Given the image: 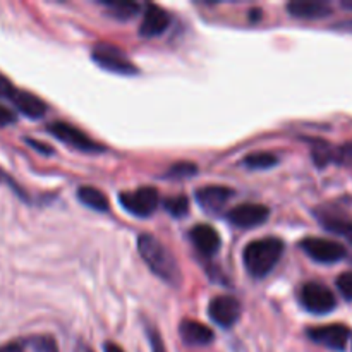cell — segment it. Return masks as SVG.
Instances as JSON below:
<instances>
[{
    "label": "cell",
    "instance_id": "cell-17",
    "mask_svg": "<svg viewBox=\"0 0 352 352\" xmlns=\"http://www.w3.org/2000/svg\"><path fill=\"white\" fill-rule=\"evenodd\" d=\"M318 220L323 229L336 234V236L344 237L352 244V220L337 215V213H320Z\"/></svg>",
    "mask_w": 352,
    "mask_h": 352
},
{
    "label": "cell",
    "instance_id": "cell-9",
    "mask_svg": "<svg viewBox=\"0 0 352 352\" xmlns=\"http://www.w3.org/2000/svg\"><path fill=\"white\" fill-rule=\"evenodd\" d=\"M241 313H243L241 302L232 296H217L208 306L210 318L222 329H230L236 325L241 318Z\"/></svg>",
    "mask_w": 352,
    "mask_h": 352
},
{
    "label": "cell",
    "instance_id": "cell-16",
    "mask_svg": "<svg viewBox=\"0 0 352 352\" xmlns=\"http://www.w3.org/2000/svg\"><path fill=\"white\" fill-rule=\"evenodd\" d=\"M179 333L188 346H208L213 340L212 330L195 320H184L179 325Z\"/></svg>",
    "mask_w": 352,
    "mask_h": 352
},
{
    "label": "cell",
    "instance_id": "cell-26",
    "mask_svg": "<svg viewBox=\"0 0 352 352\" xmlns=\"http://www.w3.org/2000/svg\"><path fill=\"white\" fill-rule=\"evenodd\" d=\"M146 333H148V339H150V344H151V352H167L165 351L164 340H162L160 333H158L157 330L150 329V330H146Z\"/></svg>",
    "mask_w": 352,
    "mask_h": 352
},
{
    "label": "cell",
    "instance_id": "cell-23",
    "mask_svg": "<svg viewBox=\"0 0 352 352\" xmlns=\"http://www.w3.org/2000/svg\"><path fill=\"white\" fill-rule=\"evenodd\" d=\"M198 172L195 164H189V162H179V164H174L170 168L167 170L165 177L168 179H182V177H189V175H195Z\"/></svg>",
    "mask_w": 352,
    "mask_h": 352
},
{
    "label": "cell",
    "instance_id": "cell-7",
    "mask_svg": "<svg viewBox=\"0 0 352 352\" xmlns=\"http://www.w3.org/2000/svg\"><path fill=\"white\" fill-rule=\"evenodd\" d=\"M47 131L52 136H55L58 141L65 143L67 146L74 148V150L89 151V153H100V151L105 150L102 144H96L82 131H79L78 127L71 126L67 122H54L47 127Z\"/></svg>",
    "mask_w": 352,
    "mask_h": 352
},
{
    "label": "cell",
    "instance_id": "cell-29",
    "mask_svg": "<svg viewBox=\"0 0 352 352\" xmlns=\"http://www.w3.org/2000/svg\"><path fill=\"white\" fill-rule=\"evenodd\" d=\"M12 91H14L12 82H10L6 76L0 74V96H3V98H9L10 93Z\"/></svg>",
    "mask_w": 352,
    "mask_h": 352
},
{
    "label": "cell",
    "instance_id": "cell-13",
    "mask_svg": "<svg viewBox=\"0 0 352 352\" xmlns=\"http://www.w3.org/2000/svg\"><path fill=\"white\" fill-rule=\"evenodd\" d=\"M9 100L14 103V107H16L23 116L30 117V119H41V117L47 113V103L30 91H23V89L14 88Z\"/></svg>",
    "mask_w": 352,
    "mask_h": 352
},
{
    "label": "cell",
    "instance_id": "cell-20",
    "mask_svg": "<svg viewBox=\"0 0 352 352\" xmlns=\"http://www.w3.org/2000/svg\"><path fill=\"white\" fill-rule=\"evenodd\" d=\"M107 14L119 21H127L140 12V6L133 2H105Z\"/></svg>",
    "mask_w": 352,
    "mask_h": 352
},
{
    "label": "cell",
    "instance_id": "cell-10",
    "mask_svg": "<svg viewBox=\"0 0 352 352\" xmlns=\"http://www.w3.org/2000/svg\"><path fill=\"white\" fill-rule=\"evenodd\" d=\"M227 217H229V222L232 226L241 227V229H251V227L267 222V219L270 217V210L263 205L246 203V205H239L230 210Z\"/></svg>",
    "mask_w": 352,
    "mask_h": 352
},
{
    "label": "cell",
    "instance_id": "cell-15",
    "mask_svg": "<svg viewBox=\"0 0 352 352\" xmlns=\"http://www.w3.org/2000/svg\"><path fill=\"white\" fill-rule=\"evenodd\" d=\"M287 10L291 16L299 19H322L332 14V7L318 0H294L287 3Z\"/></svg>",
    "mask_w": 352,
    "mask_h": 352
},
{
    "label": "cell",
    "instance_id": "cell-19",
    "mask_svg": "<svg viewBox=\"0 0 352 352\" xmlns=\"http://www.w3.org/2000/svg\"><path fill=\"white\" fill-rule=\"evenodd\" d=\"M278 164V157L274 153H267V151H258V153H251L244 158V165L253 170H267V168L275 167Z\"/></svg>",
    "mask_w": 352,
    "mask_h": 352
},
{
    "label": "cell",
    "instance_id": "cell-31",
    "mask_svg": "<svg viewBox=\"0 0 352 352\" xmlns=\"http://www.w3.org/2000/svg\"><path fill=\"white\" fill-rule=\"evenodd\" d=\"M0 352H24V351L19 344L12 342V344H6V346L0 347Z\"/></svg>",
    "mask_w": 352,
    "mask_h": 352
},
{
    "label": "cell",
    "instance_id": "cell-32",
    "mask_svg": "<svg viewBox=\"0 0 352 352\" xmlns=\"http://www.w3.org/2000/svg\"><path fill=\"white\" fill-rule=\"evenodd\" d=\"M103 349H105V352H124L119 346H117V344H113V342H107Z\"/></svg>",
    "mask_w": 352,
    "mask_h": 352
},
{
    "label": "cell",
    "instance_id": "cell-21",
    "mask_svg": "<svg viewBox=\"0 0 352 352\" xmlns=\"http://www.w3.org/2000/svg\"><path fill=\"white\" fill-rule=\"evenodd\" d=\"M164 208L175 219H182L189 212V201L186 196H170L164 201Z\"/></svg>",
    "mask_w": 352,
    "mask_h": 352
},
{
    "label": "cell",
    "instance_id": "cell-18",
    "mask_svg": "<svg viewBox=\"0 0 352 352\" xmlns=\"http://www.w3.org/2000/svg\"><path fill=\"white\" fill-rule=\"evenodd\" d=\"M78 198L82 205H86L91 210H96V212H109L110 210L107 196L100 189L91 188V186H82V188H79Z\"/></svg>",
    "mask_w": 352,
    "mask_h": 352
},
{
    "label": "cell",
    "instance_id": "cell-27",
    "mask_svg": "<svg viewBox=\"0 0 352 352\" xmlns=\"http://www.w3.org/2000/svg\"><path fill=\"white\" fill-rule=\"evenodd\" d=\"M336 160L340 162V164L352 165V143L344 144L342 148L336 151Z\"/></svg>",
    "mask_w": 352,
    "mask_h": 352
},
{
    "label": "cell",
    "instance_id": "cell-22",
    "mask_svg": "<svg viewBox=\"0 0 352 352\" xmlns=\"http://www.w3.org/2000/svg\"><path fill=\"white\" fill-rule=\"evenodd\" d=\"M313 158H315V162L318 164V167H325L329 162L336 160V151H333L327 143L320 141V143H316L315 148H313Z\"/></svg>",
    "mask_w": 352,
    "mask_h": 352
},
{
    "label": "cell",
    "instance_id": "cell-34",
    "mask_svg": "<svg viewBox=\"0 0 352 352\" xmlns=\"http://www.w3.org/2000/svg\"><path fill=\"white\" fill-rule=\"evenodd\" d=\"M76 352H93V351L89 349L88 346H85V344H79L78 349H76Z\"/></svg>",
    "mask_w": 352,
    "mask_h": 352
},
{
    "label": "cell",
    "instance_id": "cell-33",
    "mask_svg": "<svg viewBox=\"0 0 352 352\" xmlns=\"http://www.w3.org/2000/svg\"><path fill=\"white\" fill-rule=\"evenodd\" d=\"M337 30H344V31H351L352 33V21H344V23L336 24Z\"/></svg>",
    "mask_w": 352,
    "mask_h": 352
},
{
    "label": "cell",
    "instance_id": "cell-5",
    "mask_svg": "<svg viewBox=\"0 0 352 352\" xmlns=\"http://www.w3.org/2000/svg\"><path fill=\"white\" fill-rule=\"evenodd\" d=\"M301 305L313 315H327L336 309L337 299L327 285L308 282L301 289Z\"/></svg>",
    "mask_w": 352,
    "mask_h": 352
},
{
    "label": "cell",
    "instance_id": "cell-11",
    "mask_svg": "<svg viewBox=\"0 0 352 352\" xmlns=\"http://www.w3.org/2000/svg\"><path fill=\"white\" fill-rule=\"evenodd\" d=\"M170 24V16L165 9L150 3L143 14V21L140 26V34L143 38H153L164 33Z\"/></svg>",
    "mask_w": 352,
    "mask_h": 352
},
{
    "label": "cell",
    "instance_id": "cell-25",
    "mask_svg": "<svg viewBox=\"0 0 352 352\" xmlns=\"http://www.w3.org/2000/svg\"><path fill=\"white\" fill-rule=\"evenodd\" d=\"M336 284L340 294L344 296V299L352 301V272H346V274L339 275Z\"/></svg>",
    "mask_w": 352,
    "mask_h": 352
},
{
    "label": "cell",
    "instance_id": "cell-28",
    "mask_svg": "<svg viewBox=\"0 0 352 352\" xmlns=\"http://www.w3.org/2000/svg\"><path fill=\"white\" fill-rule=\"evenodd\" d=\"M14 122H16V113H14L12 110L0 105V127L9 126V124H14Z\"/></svg>",
    "mask_w": 352,
    "mask_h": 352
},
{
    "label": "cell",
    "instance_id": "cell-4",
    "mask_svg": "<svg viewBox=\"0 0 352 352\" xmlns=\"http://www.w3.org/2000/svg\"><path fill=\"white\" fill-rule=\"evenodd\" d=\"M119 201L129 213L146 219L157 212L160 196L155 188H140L133 192H120Z\"/></svg>",
    "mask_w": 352,
    "mask_h": 352
},
{
    "label": "cell",
    "instance_id": "cell-8",
    "mask_svg": "<svg viewBox=\"0 0 352 352\" xmlns=\"http://www.w3.org/2000/svg\"><path fill=\"white\" fill-rule=\"evenodd\" d=\"M308 337L313 342L320 344L327 349L342 352L346 351L347 342L351 339V330L346 325L333 323V325L313 327V329L308 330Z\"/></svg>",
    "mask_w": 352,
    "mask_h": 352
},
{
    "label": "cell",
    "instance_id": "cell-30",
    "mask_svg": "<svg viewBox=\"0 0 352 352\" xmlns=\"http://www.w3.org/2000/svg\"><path fill=\"white\" fill-rule=\"evenodd\" d=\"M28 143H30L31 146H33V148H36V150H40L41 153H47V155L54 153V150H52L50 146H45V144H41V143H36V141H33V140H28Z\"/></svg>",
    "mask_w": 352,
    "mask_h": 352
},
{
    "label": "cell",
    "instance_id": "cell-2",
    "mask_svg": "<svg viewBox=\"0 0 352 352\" xmlns=\"http://www.w3.org/2000/svg\"><path fill=\"white\" fill-rule=\"evenodd\" d=\"M284 248V243L278 237H265L250 243L243 254L248 272L256 278L267 277L280 261Z\"/></svg>",
    "mask_w": 352,
    "mask_h": 352
},
{
    "label": "cell",
    "instance_id": "cell-6",
    "mask_svg": "<svg viewBox=\"0 0 352 352\" xmlns=\"http://www.w3.org/2000/svg\"><path fill=\"white\" fill-rule=\"evenodd\" d=\"M301 250L318 263H337V261L344 260L347 254L342 244L323 239V237H306L301 241Z\"/></svg>",
    "mask_w": 352,
    "mask_h": 352
},
{
    "label": "cell",
    "instance_id": "cell-24",
    "mask_svg": "<svg viewBox=\"0 0 352 352\" xmlns=\"http://www.w3.org/2000/svg\"><path fill=\"white\" fill-rule=\"evenodd\" d=\"M30 346L33 347L34 352H58V347L57 344H55V340L48 336L31 337Z\"/></svg>",
    "mask_w": 352,
    "mask_h": 352
},
{
    "label": "cell",
    "instance_id": "cell-35",
    "mask_svg": "<svg viewBox=\"0 0 352 352\" xmlns=\"http://www.w3.org/2000/svg\"><path fill=\"white\" fill-rule=\"evenodd\" d=\"M342 7H344V9H349V10H352V0H344V2H342Z\"/></svg>",
    "mask_w": 352,
    "mask_h": 352
},
{
    "label": "cell",
    "instance_id": "cell-12",
    "mask_svg": "<svg viewBox=\"0 0 352 352\" xmlns=\"http://www.w3.org/2000/svg\"><path fill=\"white\" fill-rule=\"evenodd\" d=\"M232 189L226 186H205L196 191V201L199 203L205 212L217 213L230 198H232Z\"/></svg>",
    "mask_w": 352,
    "mask_h": 352
},
{
    "label": "cell",
    "instance_id": "cell-3",
    "mask_svg": "<svg viewBox=\"0 0 352 352\" xmlns=\"http://www.w3.org/2000/svg\"><path fill=\"white\" fill-rule=\"evenodd\" d=\"M91 57L105 71L122 76L138 74V67L127 58V55L120 48L113 47L110 43H96L91 52Z\"/></svg>",
    "mask_w": 352,
    "mask_h": 352
},
{
    "label": "cell",
    "instance_id": "cell-14",
    "mask_svg": "<svg viewBox=\"0 0 352 352\" xmlns=\"http://www.w3.org/2000/svg\"><path fill=\"white\" fill-rule=\"evenodd\" d=\"M189 234H191L192 244H195L196 250L201 254H205V256H213L215 253H219L222 241H220L219 232H217L212 226L201 223V226L192 227V230Z\"/></svg>",
    "mask_w": 352,
    "mask_h": 352
},
{
    "label": "cell",
    "instance_id": "cell-1",
    "mask_svg": "<svg viewBox=\"0 0 352 352\" xmlns=\"http://www.w3.org/2000/svg\"><path fill=\"white\" fill-rule=\"evenodd\" d=\"M138 251L157 277L172 285H177L181 282V270H179L177 261L157 237L151 234H141L138 237Z\"/></svg>",
    "mask_w": 352,
    "mask_h": 352
}]
</instances>
